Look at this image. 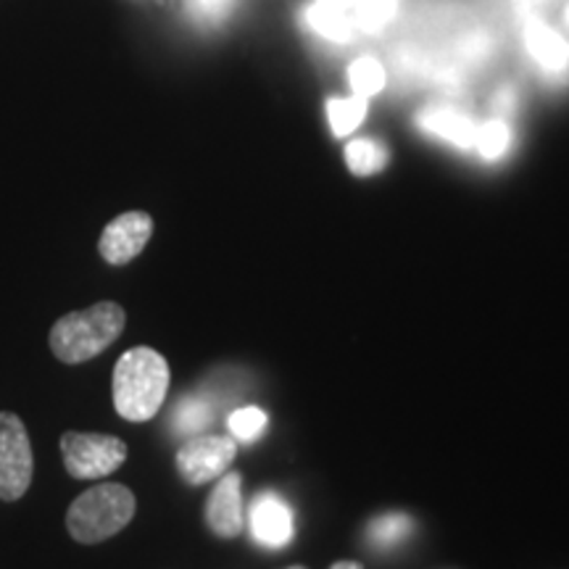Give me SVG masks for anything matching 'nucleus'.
Masks as SVG:
<instances>
[{
    "instance_id": "1",
    "label": "nucleus",
    "mask_w": 569,
    "mask_h": 569,
    "mask_svg": "<svg viewBox=\"0 0 569 569\" xmlns=\"http://www.w3.org/2000/svg\"><path fill=\"white\" fill-rule=\"evenodd\" d=\"M169 365L148 346L130 348L113 367V407L127 422H148L169 393Z\"/></svg>"
},
{
    "instance_id": "2",
    "label": "nucleus",
    "mask_w": 569,
    "mask_h": 569,
    "mask_svg": "<svg viewBox=\"0 0 569 569\" xmlns=\"http://www.w3.org/2000/svg\"><path fill=\"white\" fill-rule=\"evenodd\" d=\"M127 315L119 303L101 301L61 317L51 330V351L63 365H84L122 336Z\"/></svg>"
},
{
    "instance_id": "3",
    "label": "nucleus",
    "mask_w": 569,
    "mask_h": 569,
    "mask_svg": "<svg viewBox=\"0 0 569 569\" xmlns=\"http://www.w3.org/2000/svg\"><path fill=\"white\" fill-rule=\"evenodd\" d=\"M134 496L119 482H103L84 490L67 511V530L77 543H103L122 532L134 517Z\"/></svg>"
},
{
    "instance_id": "4",
    "label": "nucleus",
    "mask_w": 569,
    "mask_h": 569,
    "mask_svg": "<svg viewBox=\"0 0 569 569\" xmlns=\"http://www.w3.org/2000/svg\"><path fill=\"white\" fill-rule=\"evenodd\" d=\"M61 457L74 480H101L124 465L127 443L117 436L71 430L61 438Z\"/></svg>"
},
{
    "instance_id": "5",
    "label": "nucleus",
    "mask_w": 569,
    "mask_h": 569,
    "mask_svg": "<svg viewBox=\"0 0 569 569\" xmlns=\"http://www.w3.org/2000/svg\"><path fill=\"white\" fill-rule=\"evenodd\" d=\"M34 472L27 427L13 411H0V501H19Z\"/></svg>"
},
{
    "instance_id": "6",
    "label": "nucleus",
    "mask_w": 569,
    "mask_h": 569,
    "mask_svg": "<svg viewBox=\"0 0 569 569\" xmlns=\"http://www.w3.org/2000/svg\"><path fill=\"white\" fill-rule=\"evenodd\" d=\"M238 457V446L224 436H196L177 451V472L188 486H206L222 478Z\"/></svg>"
},
{
    "instance_id": "7",
    "label": "nucleus",
    "mask_w": 569,
    "mask_h": 569,
    "mask_svg": "<svg viewBox=\"0 0 569 569\" xmlns=\"http://www.w3.org/2000/svg\"><path fill=\"white\" fill-rule=\"evenodd\" d=\"M153 234V219L146 211H127L119 213L113 222L106 224L98 240V251L106 259V264L124 267L132 259H138L142 248L148 246Z\"/></svg>"
},
{
    "instance_id": "8",
    "label": "nucleus",
    "mask_w": 569,
    "mask_h": 569,
    "mask_svg": "<svg viewBox=\"0 0 569 569\" xmlns=\"http://www.w3.org/2000/svg\"><path fill=\"white\" fill-rule=\"evenodd\" d=\"M251 530L256 543H261L264 549H282L296 536L293 509L280 493L264 490L251 503Z\"/></svg>"
},
{
    "instance_id": "9",
    "label": "nucleus",
    "mask_w": 569,
    "mask_h": 569,
    "mask_svg": "<svg viewBox=\"0 0 569 569\" xmlns=\"http://www.w3.org/2000/svg\"><path fill=\"white\" fill-rule=\"evenodd\" d=\"M243 478L238 472H224L217 488L206 501V522L213 536L238 538L243 530V496H240Z\"/></svg>"
},
{
    "instance_id": "10",
    "label": "nucleus",
    "mask_w": 569,
    "mask_h": 569,
    "mask_svg": "<svg viewBox=\"0 0 569 569\" xmlns=\"http://www.w3.org/2000/svg\"><path fill=\"white\" fill-rule=\"evenodd\" d=\"M525 46L532 61L538 63L546 74L559 77L569 71V42L553 30V27L543 24V21L532 19L525 27Z\"/></svg>"
},
{
    "instance_id": "11",
    "label": "nucleus",
    "mask_w": 569,
    "mask_h": 569,
    "mask_svg": "<svg viewBox=\"0 0 569 569\" xmlns=\"http://www.w3.org/2000/svg\"><path fill=\"white\" fill-rule=\"evenodd\" d=\"M417 124L422 127L427 134H436V138L451 142L459 151H472L475 148V134H478V124L457 109H425L419 111Z\"/></svg>"
},
{
    "instance_id": "12",
    "label": "nucleus",
    "mask_w": 569,
    "mask_h": 569,
    "mask_svg": "<svg viewBox=\"0 0 569 569\" xmlns=\"http://www.w3.org/2000/svg\"><path fill=\"white\" fill-rule=\"evenodd\" d=\"M303 19L319 38L330 42H348L356 32L351 13H348L343 3H336V0H315L311 6H306Z\"/></svg>"
},
{
    "instance_id": "13",
    "label": "nucleus",
    "mask_w": 569,
    "mask_h": 569,
    "mask_svg": "<svg viewBox=\"0 0 569 569\" xmlns=\"http://www.w3.org/2000/svg\"><path fill=\"white\" fill-rule=\"evenodd\" d=\"M390 153L380 140L372 138H356L346 146V163L356 177H372L380 174L388 167Z\"/></svg>"
},
{
    "instance_id": "14",
    "label": "nucleus",
    "mask_w": 569,
    "mask_h": 569,
    "mask_svg": "<svg viewBox=\"0 0 569 569\" xmlns=\"http://www.w3.org/2000/svg\"><path fill=\"white\" fill-rule=\"evenodd\" d=\"M411 528H415V522H411L409 515H403V511H388V515L375 517L367 525V540L377 546V549H393V546L403 543L411 536Z\"/></svg>"
},
{
    "instance_id": "15",
    "label": "nucleus",
    "mask_w": 569,
    "mask_h": 569,
    "mask_svg": "<svg viewBox=\"0 0 569 569\" xmlns=\"http://www.w3.org/2000/svg\"><path fill=\"white\" fill-rule=\"evenodd\" d=\"M346 9L351 13L356 30L380 32L393 21L398 0H346Z\"/></svg>"
},
{
    "instance_id": "16",
    "label": "nucleus",
    "mask_w": 569,
    "mask_h": 569,
    "mask_svg": "<svg viewBox=\"0 0 569 569\" xmlns=\"http://www.w3.org/2000/svg\"><path fill=\"white\" fill-rule=\"evenodd\" d=\"M367 119V98H330L327 101V122L336 138H348Z\"/></svg>"
},
{
    "instance_id": "17",
    "label": "nucleus",
    "mask_w": 569,
    "mask_h": 569,
    "mask_svg": "<svg viewBox=\"0 0 569 569\" xmlns=\"http://www.w3.org/2000/svg\"><path fill=\"white\" fill-rule=\"evenodd\" d=\"M386 69H382V63L372 59V56H361V59H356L351 67H348V84H351L353 96L367 98V101L377 96V92L386 90Z\"/></svg>"
},
{
    "instance_id": "18",
    "label": "nucleus",
    "mask_w": 569,
    "mask_h": 569,
    "mask_svg": "<svg viewBox=\"0 0 569 569\" xmlns=\"http://www.w3.org/2000/svg\"><path fill=\"white\" fill-rule=\"evenodd\" d=\"M511 148V130L503 119H490L486 124H478L475 134V148L486 161H498L509 153Z\"/></svg>"
},
{
    "instance_id": "19",
    "label": "nucleus",
    "mask_w": 569,
    "mask_h": 569,
    "mask_svg": "<svg viewBox=\"0 0 569 569\" xmlns=\"http://www.w3.org/2000/svg\"><path fill=\"white\" fill-rule=\"evenodd\" d=\"M211 419L213 409L209 403L201 401V398H184L172 415V425L174 432H180V436H196V432H203L211 425Z\"/></svg>"
},
{
    "instance_id": "20",
    "label": "nucleus",
    "mask_w": 569,
    "mask_h": 569,
    "mask_svg": "<svg viewBox=\"0 0 569 569\" xmlns=\"http://www.w3.org/2000/svg\"><path fill=\"white\" fill-rule=\"evenodd\" d=\"M267 430V415L259 407H243L230 415V432L240 443H253Z\"/></svg>"
},
{
    "instance_id": "21",
    "label": "nucleus",
    "mask_w": 569,
    "mask_h": 569,
    "mask_svg": "<svg viewBox=\"0 0 569 569\" xmlns=\"http://www.w3.org/2000/svg\"><path fill=\"white\" fill-rule=\"evenodd\" d=\"M232 6L234 0H188V9L201 21H222Z\"/></svg>"
},
{
    "instance_id": "22",
    "label": "nucleus",
    "mask_w": 569,
    "mask_h": 569,
    "mask_svg": "<svg viewBox=\"0 0 569 569\" xmlns=\"http://www.w3.org/2000/svg\"><path fill=\"white\" fill-rule=\"evenodd\" d=\"M330 569H365V567H361L359 565V561H336V565H332Z\"/></svg>"
},
{
    "instance_id": "23",
    "label": "nucleus",
    "mask_w": 569,
    "mask_h": 569,
    "mask_svg": "<svg viewBox=\"0 0 569 569\" xmlns=\"http://www.w3.org/2000/svg\"><path fill=\"white\" fill-rule=\"evenodd\" d=\"M565 21H567V27H569V6H567V11H565Z\"/></svg>"
},
{
    "instance_id": "24",
    "label": "nucleus",
    "mask_w": 569,
    "mask_h": 569,
    "mask_svg": "<svg viewBox=\"0 0 569 569\" xmlns=\"http://www.w3.org/2000/svg\"><path fill=\"white\" fill-rule=\"evenodd\" d=\"M288 569H306V567H288Z\"/></svg>"
},
{
    "instance_id": "25",
    "label": "nucleus",
    "mask_w": 569,
    "mask_h": 569,
    "mask_svg": "<svg viewBox=\"0 0 569 569\" xmlns=\"http://www.w3.org/2000/svg\"><path fill=\"white\" fill-rule=\"evenodd\" d=\"M336 3H343L346 6V0H336Z\"/></svg>"
}]
</instances>
